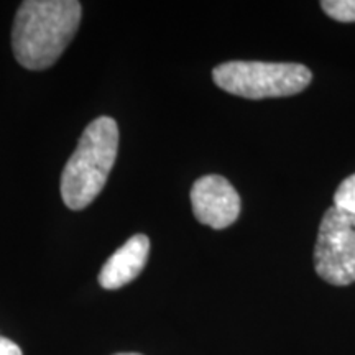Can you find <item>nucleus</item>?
I'll use <instances>...</instances> for the list:
<instances>
[{
  "instance_id": "423d86ee",
  "label": "nucleus",
  "mask_w": 355,
  "mask_h": 355,
  "mask_svg": "<svg viewBox=\"0 0 355 355\" xmlns=\"http://www.w3.org/2000/svg\"><path fill=\"white\" fill-rule=\"evenodd\" d=\"M150 254V239L133 235L105 261L99 273V283L105 290H117L133 282L145 268Z\"/></svg>"
},
{
  "instance_id": "6e6552de",
  "label": "nucleus",
  "mask_w": 355,
  "mask_h": 355,
  "mask_svg": "<svg viewBox=\"0 0 355 355\" xmlns=\"http://www.w3.org/2000/svg\"><path fill=\"white\" fill-rule=\"evenodd\" d=\"M334 206L345 212L355 214V175L349 176L339 184L334 193Z\"/></svg>"
},
{
  "instance_id": "39448f33",
  "label": "nucleus",
  "mask_w": 355,
  "mask_h": 355,
  "mask_svg": "<svg viewBox=\"0 0 355 355\" xmlns=\"http://www.w3.org/2000/svg\"><path fill=\"white\" fill-rule=\"evenodd\" d=\"M194 217L212 229L232 225L241 214V196L225 178L207 175L199 178L191 189Z\"/></svg>"
},
{
  "instance_id": "7ed1b4c3",
  "label": "nucleus",
  "mask_w": 355,
  "mask_h": 355,
  "mask_svg": "<svg viewBox=\"0 0 355 355\" xmlns=\"http://www.w3.org/2000/svg\"><path fill=\"white\" fill-rule=\"evenodd\" d=\"M311 78V71L298 63L229 61L212 71L217 87L245 99L295 96L308 87Z\"/></svg>"
},
{
  "instance_id": "0eeeda50",
  "label": "nucleus",
  "mask_w": 355,
  "mask_h": 355,
  "mask_svg": "<svg viewBox=\"0 0 355 355\" xmlns=\"http://www.w3.org/2000/svg\"><path fill=\"white\" fill-rule=\"evenodd\" d=\"M321 7L337 21H355V0H324Z\"/></svg>"
},
{
  "instance_id": "9d476101",
  "label": "nucleus",
  "mask_w": 355,
  "mask_h": 355,
  "mask_svg": "<svg viewBox=\"0 0 355 355\" xmlns=\"http://www.w3.org/2000/svg\"><path fill=\"white\" fill-rule=\"evenodd\" d=\"M115 355H141V354H133V352H127V354H115Z\"/></svg>"
},
{
  "instance_id": "1a4fd4ad",
  "label": "nucleus",
  "mask_w": 355,
  "mask_h": 355,
  "mask_svg": "<svg viewBox=\"0 0 355 355\" xmlns=\"http://www.w3.org/2000/svg\"><path fill=\"white\" fill-rule=\"evenodd\" d=\"M0 355H21V350L10 339L0 336Z\"/></svg>"
},
{
  "instance_id": "f03ea898",
  "label": "nucleus",
  "mask_w": 355,
  "mask_h": 355,
  "mask_svg": "<svg viewBox=\"0 0 355 355\" xmlns=\"http://www.w3.org/2000/svg\"><path fill=\"white\" fill-rule=\"evenodd\" d=\"M119 150V127L112 117H97L84 128L78 148L61 175V198L73 211L87 207L107 183Z\"/></svg>"
},
{
  "instance_id": "20e7f679",
  "label": "nucleus",
  "mask_w": 355,
  "mask_h": 355,
  "mask_svg": "<svg viewBox=\"0 0 355 355\" xmlns=\"http://www.w3.org/2000/svg\"><path fill=\"white\" fill-rule=\"evenodd\" d=\"M314 266L331 285L345 286L355 282V214L336 206L326 211L319 225Z\"/></svg>"
},
{
  "instance_id": "f257e3e1",
  "label": "nucleus",
  "mask_w": 355,
  "mask_h": 355,
  "mask_svg": "<svg viewBox=\"0 0 355 355\" xmlns=\"http://www.w3.org/2000/svg\"><path fill=\"white\" fill-rule=\"evenodd\" d=\"M76 0H28L15 15L12 48L17 61L30 71L50 68L60 60L81 24Z\"/></svg>"
}]
</instances>
